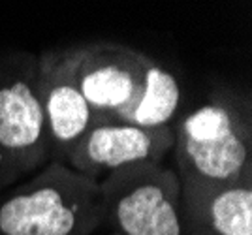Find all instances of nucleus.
<instances>
[{
    "label": "nucleus",
    "instance_id": "nucleus-1",
    "mask_svg": "<svg viewBox=\"0 0 252 235\" xmlns=\"http://www.w3.org/2000/svg\"><path fill=\"white\" fill-rule=\"evenodd\" d=\"M102 222L100 181L61 162L0 200V235H91Z\"/></svg>",
    "mask_w": 252,
    "mask_h": 235
},
{
    "label": "nucleus",
    "instance_id": "nucleus-2",
    "mask_svg": "<svg viewBox=\"0 0 252 235\" xmlns=\"http://www.w3.org/2000/svg\"><path fill=\"white\" fill-rule=\"evenodd\" d=\"M181 175L228 184L252 179L251 126L239 107L215 100L192 109L173 126Z\"/></svg>",
    "mask_w": 252,
    "mask_h": 235
},
{
    "label": "nucleus",
    "instance_id": "nucleus-3",
    "mask_svg": "<svg viewBox=\"0 0 252 235\" xmlns=\"http://www.w3.org/2000/svg\"><path fill=\"white\" fill-rule=\"evenodd\" d=\"M104 220L115 235H185L181 179L160 164L113 171L100 181Z\"/></svg>",
    "mask_w": 252,
    "mask_h": 235
},
{
    "label": "nucleus",
    "instance_id": "nucleus-4",
    "mask_svg": "<svg viewBox=\"0 0 252 235\" xmlns=\"http://www.w3.org/2000/svg\"><path fill=\"white\" fill-rule=\"evenodd\" d=\"M75 85L105 120H119L136 102L151 57L121 43H89L63 49Z\"/></svg>",
    "mask_w": 252,
    "mask_h": 235
},
{
    "label": "nucleus",
    "instance_id": "nucleus-5",
    "mask_svg": "<svg viewBox=\"0 0 252 235\" xmlns=\"http://www.w3.org/2000/svg\"><path fill=\"white\" fill-rule=\"evenodd\" d=\"M51 141L36 83V66L0 87V175L36 170L49 158Z\"/></svg>",
    "mask_w": 252,
    "mask_h": 235
},
{
    "label": "nucleus",
    "instance_id": "nucleus-6",
    "mask_svg": "<svg viewBox=\"0 0 252 235\" xmlns=\"http://www.w3.org/2000/svg\"><path fill=\"white\" fill-rule=\"evenodd\" d=\"M173 147V126L139 128L104 120L83 136L68 156L66 166L98 181L109 173L139 164H160Z\"/></svg>",
    "mask_w": 252,
    "mask_h": 235
},
{
    "label": "nucleus",
    "instance_id": "nucleus-7",
    "mask_svg": "<svg viewBox=\"0 0 252 235\" xmlns=\"http://www.w3.org/2000/svg\"><path fill=\"white\" fill-rule=\"evenodd\" d=\"M36 83L47 122L53 162L66 164L89 130L104 122L75 85L63 51L43 53L36 64Z\"/></svg>",
    "mask_w": 252,
    "mask_h": 235
},
{
    "label": "nucleus",
    "instance_id": "nucleus-8",
    "mask_svg": "<svg viewBox=\"0 0 252 235\" xmlns=\"http://www.w3.org/2000/svg\"><path fill=\"white\" fill-rule=\"evenodd\" d=\"M179 179L185 235H252V179L228 184Z\"/></svg>",
    "mask_w": 252,
    "mask_h": 235
},
{
    "label": "nucleus",
    "instance_id": "nucleus-9",
    "mask_svg": "<svg viewBox=\"0 0 252 235\" xmlns=\"http://www.w3.org/2000/svg\"><path fill=\"white\" fill-rule=\"evenodd\" d=\"M181 104V87L175 75L157 60H149L141 94L117 122L139 128H168Z\"/></svg>",
    "mask_w": 252,
    "mask_h": 235
}]
</instances>
